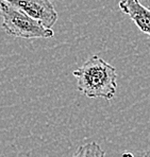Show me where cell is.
<instances>
[{"label":"cell","mask_w":150,"mask_h":157,"mask_svg":"<svg viewBox=\"0 0 150 157\" xmlns=\"http://www.w3.org/2000/svg\"><path fill=\"white\" fill-rule=\"evenodd\" d=\"M73 75L77 80L78 90L87 98L111 100L116 94V69L98 55L89 57Z\"/></svg>","instance_id":"cell-1"},{"label":"cell","mask_w":150,"mask_h":157,"mask_svg":"<svg viewBox=\"0 0 150 157\" xmlns=\"http://www.w3.org/2000/svg\"><path fill=\"white\" fill-rule=\"evenodd\" d=\"M0 15L2 29L6 34L25 39L53 37L52 29L43 27L31 17L6 0L0 1Z\"/></svg>","instance_id":"cell-2"},{"label":"cell","mask_w":150,"mask_h":157,"mask_svg":"<svg viewBox=\"0 0 150 157\" xmlns=\"http://www.w3.org/2000/svg\"><path fill=\"white\" fill-rule=\"evenodd\" d=\"M43 27L52 29L57 21V12L50 0H6Z\"/></svg>","instance_id":"cell-3"},{"label":"cell","mask_w":150,"mask_h":157,"mask_svg":"<svg viewBox=\"0 0 150 157\" xmlns=\"http://www.w3.org/2000/svg\"><path fill=\"white\" fill-rule=\"evenodd\" d=\"M120 11L134 21L143 33L150 36V10L145 8L140 0H119Z\"/></svg>","instance_id":"cell-4"},{"label":"cell","mask_w":150,"mask_h":157,"mask_svg":"<svg viewBox=\"0 0 150 157\" xmlns=\"http://www.w3.org/2000/svg\"><path fill=\"white\" fill-rule=\"evenodd\" d=\"M73 157H105V152L97 142L93 141L80 145Z\"/></svg>","instance_id":"cell-5"},{"label":"cell","mask_w":150,"mask_h":157,"mask_svg":"<svg viewBox=\"0 0 150 157\" xmlns=\"http://www.w3.org/2000/svg\"><path fill=\"white\" fill-rule=\"evenodd\" d=\"M144 157H150V147L148 149V151L145 153V155H144Z\"/></svg>","instance_id":"cell-6"},{"label":"cell","mask_w":150,"mask_h":157,"mask_svg":"<svg viewBox=\"0 0 150 157\" xmlns=\"http://www.w3.org/2000/svg\"><path fill=\"white\" fill-rule=\"evenodd\" d=\"M149 1H150V0H149ZM148 9H149V10H150V4H149V6H148Z\"/></svg>","instance_id":"cell-7"}]
</instances>
